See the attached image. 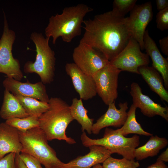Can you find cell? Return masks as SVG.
<instances>
[{"label":"cell","mask_w":168,"mask_h":168,"mask_svg":"<svg viewBox=\"0 0 168 168\" xmlns=\"http://www.w3.org/2000/svg\"><path fill=\"white\" fill-rule=\"evenodd\" d=\"M85 31L79 43L102 52L109 61L126 46L132 37L128 17H121L112 10L83 21Z\"/></svg>","instance_id":"6da1fadb"},{"label":"cell","mask_w":168,"mask_h":168,"mask_svg":"<svg viewBox=\"0 0 168 168\" xmlns=\"http://www.w3.org/2000/svg\"><path fill=\"white\" fill-rule=\"evenodd\" d=\"M93 10V8L83 3L65 7L61 14H57L49 18L45 29L46 37H52L53 44L59 37L64 42H71L81 35L84 17Z\"/></svg>","instance_id":"7a4b0ae2"},{"label":"cell","mask_w":168,"mask_h":168,"mask_svg":"<svg viewBox=\"0 0 168 168\" xmlns=\"http://www.w3.org/2000/svg\"><path fill=\"white\" fill-rule=\"evenodd\" d=\"M48 110L39 117V127L48 141L54 139L65 141L69 144L76 143L74 139L67 136L66 130L74 119L70 106L60 98L52 97L48 102Z\"/></svg>","instance_id":"3957f363"},{"label":"cell","mask_w":168,"mask_h":168,"mask_svg":"<svg viewBox=\"0 0 168 168\" xmlns=\"http://www.w3.org/2000/svg\"><path fill=\"white\" fill-rule=\"evenodd\" d=\"M30 39L35 45V59L34 62H27L24 71L27 73H36L44 84H50L54 80L56 59L55 53L49 45L50 38L34 32L31 34Z\"/></svg>","instance_id":"277c9868"},{"label":"cell","mask_w":168,"mask_h":168,"mask_svg":"<svg viewBox=\"0 0 168 168\" xmlns=\"http://www.w3.org/2000/svg\"><path fill=\"white\" fill-rule=\"evenodd\" d=\"M18 132L22 146L21 152L35 157L45 168H62L64 163L58 158L55 151L49 145L46 135L39 127L24 132Z\"/></svg>","instance_id":"5b68a950"},{"label":"cell","mask_w":168,"mask_h":168,"mask_svg":"<svg viewBox=\"0 0 168 168\" xmlns=\"http://www.w3.org/2000/svg\"><path fill=\"white\" fill-rule=\"evenodd\" d=\"M82 145L89 147L93 145L103 146L112 153H117L123 158L129 160L134 159L133 152L139 145L140 137L135 134L132 137L127 138L119 133L117 130L106 127L103 137L93 139L89 138L85 132L81 136Z\"/></svg>","instance_id":"8992f818"},{"label":"cell","mask_w":168,"mask_h":168,"mask_svg":"<svg viewBox=\"0 0 168 168\" xmlns=\"http://www.w3.org/2000/svg\"><path fill=\"white\" fill-rule=\"evenodd\" d=\"M4 12V26L2 35L0 39V73L8 77L21 81L23 75L21 70L18 60L13 57V45L16 35L14 31L10 29L7 18Z\"/></svg>","instance_id":"52a82bcc"},{"label":"cell","mask_w":168,"mask_h":168,"mask_svg":"<svg viewBox=\"0 0 168 168\" xmlns=\"http://www.w3.org/2000/svg\"><path fill=\"white\" fill-rule=\"evenodd\" d=\"M74 63L85 73L93 76L109 63L110 61L100 50L90 45L80 43L74 49Z\"/></svg>","instance_id":"ba28073f"},{"label":"cell","mask_w":168,"mask_h":168,"mask_svg":"<svg viewBox=\"0 0 168 168\" xmlns=\"http://www.w3.org/2000/svg\"><path fill=\"white\" fill-rule=\"evenodd\" d=\"M138 43L132 37L126 46L110 63L121 71H126L139 74V67L148 66L149 56L141 50Z\"/></svg>","instance_id":"9c48e42d"},{"label":"cell","mask_w":168,"mask_h":168,"mask_svg":"<svg viewBox=\"0 0 168 168\" xmlns=\"http://www.w3.org/2000/svg\"><path fill=\"white\" fill-rule=\"evenodd\" d=\"M121 71L109 63L92 76L97 94L106 105L115 101L118 97V78Z\"/></svg>","instance_id":"30bf717a"},{"label":"cell","mask_w":168,"mask_h":168,"mask_svg":"<svg viewBox=\"0 0 168 168\" xmlns=\"http://www.w3.org/2000/svg\"><path fill=\"white\" fill-rule=\"evenodd\" d=\"M153 16L151 2L136 5L130 12L128 17L132 37L139 44L141 49H144L143 36L148 25Z\"/></svg>","instance_id":"8fae6325"},{"label":"cell","mask_w":168,"mask_h":168,"mask_svg":"<svg viewBox=\"0 0 168 168\" xmlns=\"http://www.w3.org/2000/svg\"><path fill=\"white\" fill-rule=\"evenodd\" d=\"M3 85L5 89L14 95L32 98L46 103L49 99L45 86L41 81L35 83L23 82L7 77Z\"/></svg>","instance_id":"7c38bea8"},{"label":"cell","mask_w":168,"mask_h":168,"mask_svg":"<svg viewBox=\"0 0 168 168\" xmlns=\"http://www.w3.org/2000/svg\"><path fill=\"white\" fill-rule=\"evenodd\" d=\"M65 70L80 99L87 100L96 95V86L92 76L83 72L74 63H67Z\"/></svg>","instance_id":"4fadbf2b"},{"label":"cell","mask_w":168,"mask_h":168,"mask_svg":"<svg viewBox=\"0 0 168 168\" xmlns=\"http://www.w3.org/2000/svg\"><path fill=\"white\" fill-rule=\"evenodd\" d=\"M130 94L133 105L140 109L143 114L149 117L156 115L161 116L168 121V108L156 103L148 96L144 95L138 84L133 82L131 85Z\"/></svg>","instance_id":"5bb4252c"},{"label":"cell","mask_w":168,"mask_h":168,"mask_svg":"<svg viewBox=\"0 0 168 168\" xmlns=\"http://www.w3.org/2000/svg\"><path fill=\"white\" fill-rule=\"evenodd\" d=\"M118 105L119 109L116 108L115 101L108 105L106 112L93 124L92 133L97 135L104 128L109 126L121 128L123 125L127 117L128 103L127 101L120 102Z\"/></svg>","instance_id":"9a60e30c"},{"label":"cell","mask_w":168,"mask_h":168,"mask_svg":"<svg viewBox=\"0 0 168 168\" xmlns=\"http://www.w3.org/2000/svg\"><path fill=\"white\" fill-rule=\"evenodd\" d=\"M89 148L88 153L64 163L62 168H91L97 164L103 163L112 154L108 150L101 146L93 145Z\"/></svg>","instance_id":"2e32d148"},{"label":"cell","mask_w":168,"mask_h":168,"mask_svg":"<svg viewBox=\"0 0 168 168\" xmlns=\"http://www.w3.org/2000/svg\"><path fill=\"white\" fill-rule=\"evenodd\" d=\"M144 49L152 62V67L162 77L165 89H168V60L161 55L156 43L146 30L143 36Z\"/></svg>","instance_id":"e0dca14e"},{"label":"cell","mask_w":168,"mask_h":168,"mask_svg":"<svg viewBox=\"0 0 168 168\" xmlns=\"http://www.w3.org/2000/svg\"><path fill=\"white\" fill-rule=\"evenodd\" d=\"M22 149L18 131L5 122L0 124V158L10 153L20 154Z\"/></svg>","instance_id":"ac0fdd59"},{"label":"cell","mask_w":168,"mask_h":168,"mask_svg":"<svg viewBox=\"0 0 168 168\" xmlns=\"http://www.w3.org/2000/svg\"><path fill=\"white\" fill-rule=\"evenodd\" d=\"M138 71L151 90L162 100L168 103V92L165 88L163 78L160 73L153 67L148 66L140 67Z\"/></svg>","instance_id":"d6986e66"},{"label":"cell","mask_w":168,"mask_h":168,"mask_svg":"<svg viewBox=\"0 0 168 168\" xmlns=\"http://www.w3.org/2000/svg\"><path fill=\"white\" fill-rule=\"evenodd\" d=\"M0 116L7 120L14 118H23L29 116L15 96L5 89Z\"/></svg>","instance_id":"ffe728a7"},{"label":"cell","mask_w":168,"mask_h":168,"mask_svg":"<svg viewBox=\"0 0 168 168\" xmlns=\"http://www.w3.org/2000/svg\"><path fill=\"white\" fill-rule=\"evenodd\" d=\"M168 144V140L166 138L152 135L144 145L135 149L133 152L134 158L140 161L156 156Z\"/></svg>","instance_id":"44dd1931"},{"label":"cell","mask_w":168,"mask_h":168,"mask_svg":"<svg viewBox=\"0 0 168 168\" xmlns=\"http://www.w3.org/2000/svg\"><path fill=\"white\" fill-rule=\"evenodd\" d=\"M70 108L74 119L76 120L81 125L82 132L86 131L89 134H91L94 119L88 117V111L84 107L82 100L73 98Z\"/></svg>","instance_id":"7402d4cb"},{"label":"cell","mask_w":168,"mask_h":168,"mask_svg":"<svg viewBox=\"0 0 168 168\" xmlns=\"http://www.w3.org/2000/svg\"><path fill=\"white\" fill-rule=\"evenodd\" d=\"M136 107L132 104L128 112L127 117L123 125L117 130L119 133L125 136L130 134H135L146 136H151L152 134L144 131L136 120Z\"/></svg>","instance_id":"603a6c76"},{"label":"cell","mask_w":168,"mask_h":168,"mask_svg":"<svg viewBox=\"0 0 168 168\" xmlns=\"http://www.w3.org/2000/svg\"><path fill=\"white\" fill-rule=\"evenodd\" d=\"M14 95L29 116L39 117L49 107L48 103L32 98Z\"/></svg>","instance_id":"cb8c5ba5"},{"label":"cell","mask_w":168,"mask_h":168,"mask_svg":"<svg viewBox=\"0 0 168 168\" xmlns=\"http://www.w3.org/2000/svg\"><path fill=\"white\" fill-rule=\"evenodd\" d=\"M5 122L21 132L39 127V117L35 116H29L23 118H13L6 120Z\"/></svg>","instance_id":"d4e9b609"},{"label":"cell","mask_w":168,"mask_h":168,"mask_svg":"<svg viewBox=\"0 0 168 168\" xmlns=\"http://www.w3.org/2000/svg\"><path fill=\"white\" fill-rule=\"evenodd\" d=\"M102 163L103 168H138L140 166L139 162L134 159L129 160L124 158L118 159L111 156Z\"/></svg>","instance_id":"484cf974"},{"label":"cell","mask_w":168,"mask_h":168,"mask_svg":"<svg viewBox=\"0 0 168 168\" xmlns=\"http://www.w3.org/2000/svg\"><path fill=\"white\" fill-rule=\"evenodd\" d=\"M137 0H114L112 11L120 17H124L136 5Z\"/></svg>","instance_id":"4316f807"},{"label":"cell","mask_w":168,"mask_h":168,"mask_svg":"<svg viewBox=\"0 0 168 168\" xmlns=\"http://www.w3.org/2000/svg\"><path fill=\"white\" fill-rule=\"evenodd\" d=\"M158 29L162 31L168 29V7L159 11L156 16Z\"/></svg>","instance_id":"83f0119b"},{"label":"cell","mask_w":168,"mask_h":168,"mask_svg":"<svg viewBox=\"0 0 168 168\" xmlns=\"http://www.w3.org/2000/svg\"><path fill=\"white\" fill-rule=\"evenodd\" d=\"M20 156L27 168H43L40 161L29 154L21 152Z\"/></svg>","instance_id":"f1b7e54d"},{"label":"cell","mask_w":168,"mask_h":168,"mask_svg":"<svg viewBox=\"0 0 168 168\" xmlns=\"http://www.w3.org/2000/svg\"><path fill=\"white\" fill-rule=\"evenodd\" d=\"M16 154L14 152L10 153L0 158V168H15Z\"/></svg>","instance_id":"f546056e"},{"label":"cell","mask_w":168,"mask_h":168,"mask_svg":"<svg viewBox=\"0 0 168 168\" xmlns=\"http://www.w3.org/2000/svg\"><path fill=\"white\" fill-rule=\"evenodd\" d=\"M161 49L165 55L168 56V36H166L159 40Z\"/></svg>","instance_id":"4dcf8cb0"},{"label":"cell","mask_w":168,"mask_h":168,"mask_svg":"<svg viewBox=\"0 0 168 168\" xmlns=\"http://www.w3.org/2000/svg\"><path fill=\"white\" fill-rule=\"evenodd\" d=\"M156 2L157 9L159 11L168 7V0H156Z\"/></svg>","instance_id":"1f68e13d"},{"label":"cell","mask_w":168,"mask_h":168,"mask_svg":"<svg viewBox=\"0 0 168 168\" xmlns=\"http://www.w3.org/2000/svg\"><path fill=\"white\" fill-rule=\"evenodd\" d=\"M15 168H27L21 159L19 154H16L15 158Z\"/></svg>","instance_id":"d6a6232c"},{"label":"cell","mask_w":168,"mask_h":168,"mask_svg":"<svg viewBox=\"0 0 168 168\" xmlns=\"http://www.w3.org/2000/svg\"><path fill=\"white\" fill-rule=\"evenodd\" d=\"M156 161H160L163 162H168V148L162 152L158 156Z\"/></svg>","instance_id":"836d02e7"},{"label":"cell","mask_w":168,"mask_h":168,"mask_svg":"<svg viewBox=\"0 0 168 168\" xmlns=\"http://www.w3.org/2000/svg\"><path fill=\"white\" fill-rule=\"evenodd\" d=\"M147 168H168V167L164 162L156 161L154 163L149 166Z\"/></svg>","instance_id":"e575fe53"},{"label":"cell","mask_w":168,"mask_h":168,"mask_svg":"<svg viewBox=\"0 0 168 168\" xmlns=\"http://www.w3.org/2000/svg\"><path fill=\"white\" fill-rule=\"evenodd\" d=\"M91 168H103L102 165H101L100 163L97 164Z\"/></svg>","instance_id":"d590c367"}]
</instances>
